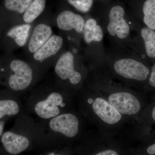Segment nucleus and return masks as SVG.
Wrapping results in <instances>:
<instances>
[{"label":"nucleus","instance_id":"1","mask_svg":"<svg viewBox=\"0 0 155 155\" xmlns=\"http://www.w3.org/2000/svg\"><path fill=\"white\" fill-rule=\"evenodd\" d=\"M81 93L80 108L97 129L111 137L131 136L135 123L89 88Z\"/></svg>","mask_w":155,"mask_h":155},{"label":"nucleus","instance_id":"2","mask_svg":"<svg viewBox=\"0 0 155 155\" xmlns=\"http://www.w3.org/2000/svg\"><path fill=\"white\" fill-rule=\"evenodd\" d=\"M113 79L102 69L95 75L89 88L135 124L148 105L147 96L123 83H116Z\"/></svg>","mask_w":155,"mask_h":155},{"label":"nucleus","instance_id":"3","mask_svg":"<svg viewBox=\"0 0 155 155\" xmlns=\"http://www.w3.org/2000/svg\"><path fill=\"white\" fill-rule=\"evenodd\" d=\"M151 69L142 59L123 57L108 61L103 69L114 79L145 94Z\"/></svg>","mask_w":155,"mask_h":155},{"label":"nucleus","instance_id":"4","mask_svg":"<svg viewBox=\"0 0 155 155\" xmlns=\"http://www.w3.org/2000/svg\"><path fill=\"white\" fill-rule=\"evenodd\" d=\"M7 61V84L14 91H22L29 87L33 81V65L27 61L15 57H9Z\"/></svg>","mask_w":155,"mask_h":155},{"label":"nucleus","instance_id":"5","mask_svg":"<svg viewBox=\"0 0 155 155\" xmlns=\"http://www.w3.org/2000/svg\"><path fill=\"white\" fill-rule=\"evenodd\" d=\"M54 72L58 78L73 87L80 88L84 76L75 65V55L71 51H65L54 63Z\"/></svg>","mask_w":155,"mask_h":155},{"label":"nucleus","instance_id":"6","mask_svg":"<svg viewBox=\"0 0 155 155\" xmlns=\"http://www.w3.org/2000/svg\"><path fill=\"white\" fill-rule=\"evenodd\" d=\"M65 40L63 37L53 35L40 48L33 54L30 58L34 64L45 65L55 62L64 51Z\"/></svg>","mask_w":155,"mask_h":155},{"label":"nucleus","instance_id":"7","mask_svg":"<svg viewBox=\"0 0 155 155\" xmlns=\"http://www.w3.org/2000/svg\"><path fill=\"white\" fill-rule=\"evenodd\" d=\"M33 24H20L11 25L5 31L2 38L3 44L8 52L25 48L33 28Z\"/></svg>","mask_w":155,"mask_h":155},{"label":"nucleus","instance_id":"8","mask_svg":"<svg viewBox=\"0 0 155 155\" xmlns=\"http://www.w3.org/2000/svg\"><path fill=\"white\" fill-rule=\"evenodd\" d=\"M124 15V9L119 5L114 6L109 13L107 31L111 36L119 40L126 39L130 35V26Z\"/></svg>","mask_w":155,"mask_h":155},{"label":"nucleus","instance_id":"9","mask_svg":"<svg viewBox=\"0 0 155 155\" xmlns=\"http://www.w3.org/2000/svg\"><path fill=\"white\" fill-rule=\"evenodd\" d=\"M49 126L53 131L72 138L80 132L81 123L78 116L75 114L68 113L52 118L50 120Z\"/></svg>","mask_w":155,"mask_h":155},{"label":"nucleus","instance_id":"10","mask_svg":"<svg viewBox=\"0 0 155 155\" xmlns=\"http://www.w3.org/2000/svg\"><path fill=\"white\" fill-rule=\"evenodd\" d=\"M53 32L50 23L42 22L35 24L24 48L26 52L30 56L32 55L52 36Z\"/></svg>","mask_w":155,"mask_h":155},{"label":"nucleus","instance_id":"11","mask_svg":"<svg viewBox=\"0 0 155 155\" xmlns=\"http://www.w3.org/2000/svg\"><path fill=\"white\" fill-rule=\"evenodd\" d=\"M64 98L61 94L53 92L46 99L37 103L35 106V111L37 115L42 119H52L59 115L60 107L64 106Z\"/></svg>","mask_w":155,"mask_h":155},{"label":"nucleus","instance_id":"12","mask_svg":"<svg viewBox=\"0 0 155 155\" xmlns=\"http://www.w3.org/2000/svg\"><path fill=\"white\" fill-rule=\"evenodd\" d=\"M85 20L82 16L69 11L61 12L56 19V25L60 30L65 31H74L82 35Z\"/></svg>","mask_w":155,"mask_h":155},{"label":"nucleus","instance_id":"13","mask_svg":"<svg viewBox=\"0 0 155 155\" xmlns=\"http://www.w3.org/2000/svg\"><path fill=\"white\" fill-rule=\"evenodd\" d=\"M1 141L7 152L12 155H17L26 150L29 146L28 138L10 131L3 134Z\"/></svg>","mask_w":155,"mask_h":155},{"label":"nucleus","instance_id":"14","mask_svg":"<svg viewBox=\"0 0 155 155\" xmlns=\"http://www.w3.org/2000/svg\"><path fill=\"white\" fill-rule=\"evenodd\" d=\"M82 35L84 43L87 45H91L102 41L104 38V31L95 19L90 18L85 21Z\"/></svg>","mask_w":155,"mask_h":155},{"label":"nucleus","instance_id":"15","mask_svg":"<svg viewBox=\"0 0 155 155\" xmlns=\"http://www.w3.org/2000/svg\"><path fill=\"white\" fill-rule=\"evenodd\" d=\"M147 60L153 64L155 62V31L143 25L140 31Z\"/></svg>","mask_w":155,"mask_h":155},{"label":"nucleus","instance_id":"16","mask_svg":"<svg viewBox=\"0 0 155 155\" xmlns=\"http://www.w3.org/2000/svg\"><path fill=\"white\" fill-rule=\"evenodd\" d=\"M45 5V0H33L23 14L21 23L32 24L44 11Z\"/></svg>","mask_w":155,"mask_h":155},{"label":"nucleus","instance_id":"17","mask_svg":"<svg viewBox=\"0 0 155 155\" xmlns=\"http://www.w3.org/2000/svg\"><path fill=\"white\" fill-rule=\"evenodd\" d=\"M145 26L155 31V0H146L143 6Z\"/></svg>","mask_w":155,"mask_h":155},{"label":"nucleus","instance_id":"18","mask_svg":"<svg viewBox=\"0 0 155 155\" xmlns=\"http://www.w3.org/2000/svg\"><path fill=\"white\" fill-rule=\"evenodd\" d=\"M18 104L11 100H2L0 101V119L5 116H14L19 113Z\"/></svg>","mask_w":155,"mask_h":155},{"label":"nucleus","instance_id":"19","mask_svg":"<svg viewBox=\"0 0 155 155\" xmlns=\"http://www.w3.org/2000/svg\"><path fill=\"white\" fill-rule=\"evenodd\" d=\"M33 0H5V7L8 11L24 14Z\"/></svg>","mask_w":155,"mask_h":155},{"label":"nucleus","instance_id":"20","mask_svg":"<svg viewBox=\"0 0 155 155\" xmlns=\"http://www.w3.org/2000/svg\"><path fill=\"white\" fill-rule=\"evenodd\" d=\"M67 2L77 11L83 13L88 12L93 4V0H67Z\"/></svg>","mask_w":155,"mask_h":155},{"label":"nucleus","instance_id":"21","mask_svg":"<svg viewBox=\"0 0 155 155\" xmlns=\"http://www.w3.org/2000/svg\"><path fill=\"white\" fill-rule=\"evenodd\" d=\"M155 91V62L151 67L150 74L145 88V94L146 95L148 91Z\"/></svg>","mask_w":155,"mask_h":155},{"label":"nucleus","instance_id":"22","mask_svg":"<svg viewBox=\"0 0 155 155\" xmlns=\"http://www.w3.org/2000/svg\"><path fill=\"white\" fill-rule=\"evenodd\" d=\"M94 155H120L116 150L113 149H108L101 151L99 152Z\"/></svg>","mask_w":155,"mask_h":155},{"label":"nucleus","instance_id":"23","mask_svg":"<svg viewBox=\"0 0 155 155\" xmlns=\"http://www.w3.org/2000/svg\"><path fill=\"white\" fill-rule=\"evenodd\" d=\"M146 153L149 155H155V142L147 147L146 149Z\"/></svg>","mask_w":155,"mask_h":155},{"label":"nucleus","instance_id":"24","mask_svg":"<svg viewBox=\"0 0 155 155\" xmlns=\"http://www.w3.org/2000/svg\"><path fill=\"white\" fill-rule=\"evenodd\" d=\"M4 122L2 121H1L0 122V136H2L3 134V129H4Z\"/></svg>","mask_w":155,"mask_h":155}]
</instances>
